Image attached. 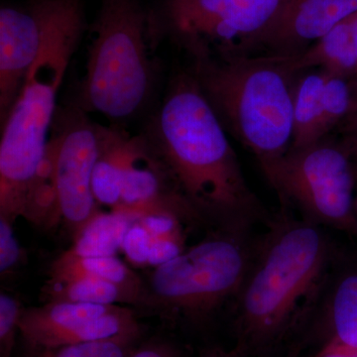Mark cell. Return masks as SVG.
<instances>
[{
  "label": "cell",
  "instance_id": "d6986e66",
  "mask_svg": "<svg viewBox=\"0 0 357 357\" xmlns=\"http://www.w3.org/2000/svg\"><path fill=\"white\" fill-rule=\"evenodd\" d=\"M56 170L57 143L50 135L43 159L40 162L26 197L23 217L30 222L52 225L60 220Z\"/></svg>",
  "mask_w": 357,
  "mask_h": 357
},
{
  "label": "cell",
  "instance_id": "4316f807",
  "mask_svg": "<svg viewBox=\"0 0 357 357\" xmlns=\"http://www.w3.org/2000/svg\"><path fill=\"white\" fill-rule=\"evenodd\" d=\"M312 357H357V349L335 342H326Z\"/></svg>",
  "mask_w": 357,
  "mask_h": 357
},
{
  "label": "cell",
  "instance_id": "83f0119b",
  "mask_svg": "<svg viewBox=\"0 0 357 357\" xmlns=\"http://www.w3.org/2000/svg\"><path fill=\"white\" fill-rule=\"evenodd\" d=\"M128 357H178L172 347L163 344H150L131 352Z\"/></svg>",
  "mask_w": 357,
  "mask_h": 357
},
{
  "label": "cell",
  "instance_id": "4dcf8cb0",
  "mask_svg": "<svg viewBox=\"0 0 357 357\" xmlns=\"http://www.w3.org/2000/svg\"><path fill=\"white\" fill-rule=\"evenodd\" d=\"M352 89H354V110H357V76L354 77V81L352 82Z\"/></svg>",
  "mask_w": 357,
  "mask_h": 357
},
{
  "label": "cell",
  "instance_id": "6da1fadb",
  "mask_svg": "<svg viewBox=\"0 0 357 357\" xmlns=\"http://www.w3.org/2000/svg\"><path fill=\"white\" fill-rule=\"evenodd\" d=\"M141 134L213 229L251 232L273 220L249 187L227 130L189 70L173 77Z\"/></svg>",
  "mask_w": 357,
  "mask_h": 357
},
{
  "label": "cell",
  "instance_id": "cb8c5ba5",
  "mask_svg": "<svg viewBox=\"0 0 357 357\" xmlns=\"http://www.w3.org/2000/svg\"><path fill=\"white\" fill-rule=\"evenodd\" d=\"M152 236L145 227L135 220L124 237L121 248L131 262L147 264Z\"/></svg>",
  "mask_w": 357,
  "mask_h": 357
},
{
  "label": "cell",
  "instance_id": "1f68e13d",
  "mask_svg": "<svg viewBox=\"0 0 357 357\" xmlns=\"http://www.w3.org/2000/svg\"><path fill=\"white\" fill-rule=\"evenodd\" d=\"M356 217H357V192L356 196Z\"/></svg>",
  "mask_w": 357,
  "mask_h": 357
},
{
  "label": "cell",
  "instance_id": "ba28073f",
  "mask_svg": "<svg viewBox=\"0 0 357 357\" xmlns=\"http://www.w3.org/2000/svg\"><path fill=\"white\" fill-rule=\"evenodd\" d=\"M287 0H155L147 7L153 51L166 39L185 52L231 48L255 36Z\"/></svg>",
  "mask_w": 357,
  "mask_h": 357
},
{
  "label": "cell",
  "instance_id": "9c48e42d",
  "mask_svg": "<svg viewBox=\"0 0 357 357\" xmlns=\"http://www.w3.org/2000/svg\"><path fill=\"white\" fill-rule=\"evenodd\" d=\"M103 126L76 102L58 107L51 135L57 143L59 211L76 234L98 211L93 174L102 149Z\"/></svg>",
  "mask_w": 357,
  "mask_h": 357
},
{
  "label": "cell",
  "instance_id": "ac0fdd59",
  "mask_svg": "<svg viewBox=\"0 0 357 357\" xmlns=\"http://www.w3.org/2000/svg\"><path fill=\"white\" fill-rule=\"evenodd\" d=\"M133 218L123 213H98L76 234L72 248L64 253L70 257L114 256L121 248Z\"/></svg>",
  "mask_w": 357,
  "mask_h": 357
},
{
  "label": "cell",
  "instance_id": "d6a6232c",
  "mask_svg": "<svg viewBox=\"0 0 357 357\" xmlns=\"http://www.w3.org/2000/svg\"><path fill=\"white\" fill-rule=\"evenodd\" d=\"M356 152H357V147H356Z\"/></svg>",
  "mask_w": 357,
  "mask_h": 357
},
{
  "label": "cell",
  "instance_id": "3957f363",
  "mask_svg": "<svg viewBox=\"0 0 357 357\" xmlns=\"http://www.w3.org/2000/svg\"><path fill=\"white\" fill-rule=\"evenodd\" d=\"M189 72L227 132L258 163L277 159L292 146V56L248 54L227 49L187 52Z\"/></svg>",
  "mask_w": 357,
  "mask_h": 357
},
{
  "label": "cell",
  "instance_id": "7a4b0ae2",
  "mask_svg": "<svg viewBox=\"0 0 357 357\" xmlns=\"http://www.w3.org/2000/svg\"><path fill=\"white\" fill-rule=\"evenodd\" d=\"M257 239L234 305L241 356L267 354L314 314L338 252L325 227L282 208Z\"/></svg>",
  "mask_w": 357,
  "mask_h": 357
},
{
  "label": "cell",
  "instance_id": "8fae6325",
  "mask_svg": "<svg viewBox=\"0 0 357 357\" xmlns=\"http://www.w3.org/2000/svg\"><path fill=\"white\" fill-rule=\"evenodd\" d=\"M63 0H29L0 8V123L6 122L44 45Z\"/></svg>",
  "mask_w": 357,
  "mask_h": 357
},
{
  "label": "cell",
  "instance_id": "d4e9b609",
  "mask_svg": "<svg viewBox=\"0 0 357 357\" xmlns=\"http://www.w3.org/2000/svg\"><path fill=\"white\" fill-rule=\"evenodd\" d=\"M13 220L0 217V272L1 275L20 263L21 250L13 227Z\"/></svg>",
  "mask_w": 357,
  "mask_h": 357
},
{
  "label": "cell",
  "instance_id": "484cf974",
  "mask_svg": "<svg viewBox=\"0 0 357 357\" xmlns=\"http://www.w3.org/2000/svg\"><path fill=\"white\" fill-rule=\"evenodd\" d=\"M185 249L184 236H169L153 238L148 256V265L159 266L170 261Z\"/></svg>",
  "mask_w": 357,
  "mask_h": 357
},
{
  "label": "cell",
  "instance_id": "7402d4cb",
  "mask_svg": "<svg viewBox=\"0 0 357 357\" xmlns=\"http://www.w3.org/2000/svg\"><path fill=\"white\" fill-rule=\"evenodd\" d=\"M135 340L116 338L42 349L34 357H128Z\"/></svg>",
  "mask_w": 357,
  "mask_h": 357
},
{
  "label": "cell",
  "instance_id": "7c38bea8",
  "mask_svg": "<svg viewBox=\"0 0 357 357\" xmlns=\"http://www.w3.org/2000/svg\"><path fill=\"white\" fill-rule=\"evenodd\" d=\"M356 13L357 0H287L262 31L227 49L296 56Z\"/></svg>",
  "mask_w": 357,
  "mask_h": 357
},
{
  "label": "cell",
  "instance_id": "9a60e30c",
  "mask_svg": "<svg viewBox=\"0 0 357 357\" xmlns=\"http://www.w3.org/2000/svg\"><path fill=\"white\" fill-rule=\"evenodd\" d=\"M326 73L310 70L298 77L293 91L294 149L326 139L323 132V93Z\"/></svg>",
  "mask_w": 357,
  "mask_h": 357
},
{
  "label": "cell",
  "instance_id": "277c9868",
  "mask_svg": "<svg viewBox=\"0 0 357 357\" xmlns=\"http://www.w3.org/2000/svg\"><path fill=\"white\" fill-rule=\"evenodd\" d=\"M86 29L81 0H63L48 38L6 122L0 141V217H23L26 197L46 151L57 96Z\"/></svg>",
  "mask_w": 357,
  "mask_h": 357
},
{
  "label": "cell",
  "instance_id": "5b68a950",
  "mask_svg": "<svg viewBox=\"0 0 357 357\" xmlns=\"http://www.w3.org/2000/svg\"><path fill=\"white\" fill-rule=\"evenodd\" d=\"M141 0H100L89 28L86 74L76 102L114 121L139 115L153 98L157 66Z\"/></svg>",
  "mask_w": 357,
  "mask_h": 357
},
{
  "label": "cell",
  "instance_id": "8992f818",
  "mask_svg": "<svg viewBox=\"0 0 357 357\" xmlns=\"http://www.w3.org/2000/svg\"><path fill=\"white\" fill-rule=\"evenodd\" d=\"M251 232L213 229L203 241L155 267L143 282L139 306L192 325L234 304L252 261Z\"/></svg>",
  "mask_w": 357,
  "mask_h": 357
},
{
  "label": "cell",
  "instance_id": "4fadbf2b",
  "mask_svg": "<svg viewBox=\"0 0 357 357\" xmlns=\"http://www.w3.org/2000/svg\"><path fill=\"white\" fill-rule=\"evenodd\" d=\"M316 312L328 335L326 342L357 349V259L347 261L337 255Z\"/></svg>",
  "mask_w": 357,
  "mask_h": 357
},
{
  "label": "cell",
  "instance_id": "30bf717a",
  "mask_svg": "<svg viewBox=\"0 0 357 357\" xmlns=\"http://www.w3.org/2000/svg\"><path fill=\"white\" fill-rule=\"evenodd\" d=\"M20 333L37 351L62 345L135 338L140 328L133 312L119 305L52 301L22 310Z\"/></svg>",
  "mask_w": 357,
  "mask_h": 357
},
{
  "label": "cell",
  "instance_id": "603a6c76",
  "mask_svg": "<svg viewBox=\"0 0 357 357\" xmlns=\"http://www.w3.org/2000/svg\"><path fill=\"white\" fill-rule=\"evenodd\" d=\"M22 310L20 303L6 293L0 295V357H11L16 333L20 332Z\"/></svg>",
  "mask_w": 357,
  "mask_h": 357
},
{
  "label": "cell",
  "instance_id": "e0dca14e",
  "mask_svg": "<svg viewBox=\"0 0 357 357\" xmlns=\"http://www.w3.org/2000/svg\"><path fill=\"white\" fill-rule=\"evenodd\" d=\"M74 277H89L116 284L132 294L139 306L143 281L116 256L70 257L63 253L51 265L50 279L65 280Z\"/></svg>",
  "mask_w": 357,
  "mask_h": 357
},
{
  "label": "cell",
  "instance_id": "52a82bcc",
  "mask_svg": "<svg viewBox=\"0 0 357 357\" xmlns=\"http://www.w3.org/2000/svg\"><path fill=\"white\" fill-rule=\"evenodd\" d=\"M260 167L282 208H295L306 222L357 236L356 177L349 149L324 139L290 148Z\"/></svg>",
  "mask_w": 357,
  "mask_h": 357
},
{
  "label": "cell",
  "instance_id": "ffe728a7",
  "mask_svg": "<svg viewBox=\"0 0 357 357\" xmlns=\"http://www.w3.org/2000/svg\"><path fill=\"white\" fill-rule=\"evenodd\" d=\"M45 293L50 302L67 301L96 305H116L117 303L138 305L132 294L121 286L89 277H74L65 280L50 279L45 287Z\"/></svg>",
  "mask_w": 357,
  "mask_h": 357
},
{
  "label": "cell",
  "instance_id": "f546056e",
  "mask_svg": "<svg viewBox=\"0 0 357 357\" xmlns=\"http://www.w3.org/2000/svg\"><path fill=\"white\" fill-rule=\"evenodd\" d=\"M300 352L301 345L295 344L293 345V347H291L290 349H289L287 354H286L285 356H283L282 357H298L299 356Z\"/></svg>",
  "mask_w": 357,
  "mask_h": 357
},
{
  "label": "cell",
  "instance_id": "f1b7e54d",
  "mask_svg": "<svg viewBox=\"0 0 357 357\" xmlns=\"http://www.w3.org/2000/svg\"><path fill=\"white\" fill-rule=\"evenodd\" d=\"M199 357H243L239 354L238 351H236V349H232V351H223L222 349H211V351H208L204 352V354H202Z\"/></svg>",
  "mask_w": 357,
  "mask_h": 357
},
{
  "label": "cell",
  "instance_id": "5bb4252c",
  "mask_svg": "<svg viewBox=\"0 0 357 357\" xmlns=\"http://www.w3.org/2000/svg\"><path fill=\"white\" fill-rule=\"evenodd\" d=\"M291 67L296 75L310 70L344 77L357 76V13L333 27L330 32L298 55Z\"/></svg>",
  "mask_w": 357,
  "mask_h": 357
},
{
  "label": "cell",
  "instance_id": "44dd1931",
  "mask_svg": "<svg viewBox=\"0 0 357 357\" xmlns=\"http://www.w3.org/2000/svg\"><path fill=\"white\" fill-rule=\"evenodd\" d=\"M354 109V89L349 77L326 74L323 93V132L325 137Z\"/></svg>",
  "mask_w": 357,
  "mask_h": 357
},
{
  "label": "cell",
  "instance_id": "2e32d148",
  "mask_svg": "<svg viewBox=\"0 0 357 357\" xmlns=\"http://www.w3.org/2000/svg\"><path fill=\"white\" fill-rule=\"evenodd\" d=\"M131 136L121 128L103 126L102 149L93 174L96 203L114 211L121 202L122 176L128 161Z\"/></svg>",
  "mask_w": 357,
  "mask_h": 357
}]
</instances>
